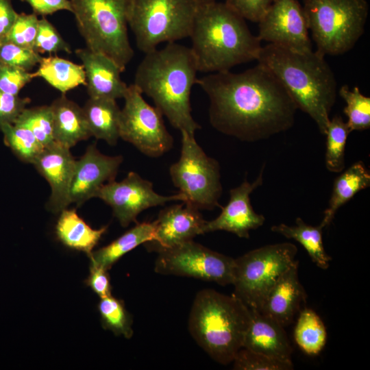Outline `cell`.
Here are the masks:
<instances>
[{
  "mask_svg": "<svg viewBox=\"0 0 370 370\" xmlns=\"http://www.w3.org/2000/svg\"><path fill=\"white\" fill-rule=\"evenodd\" d=\"M196 84L210 100L209 119L217 131L255 142L289 130L297 109L277 77L264 65L241 73H212Z\"/></svg>",
  "mask_w": 370,
  "mask_h": 370,
  "instance_id": "6da1fadb",
  "label": "cell"
},
{
  "mask_svg": "<svg viewBox=\"0 0 370 370\" xmlns=\"http://www.w3.org/2000/svg\"><path fill=\"white\" fill-rule=\"evenodd\" d=\"M198 69L190 47L169 42L145 53L134 76V86L180 132L195 135L200 125L191 114L190 93Z\"/></svg>",
  "mask_w": 370,
  "mask_h": 370,
  "instance_id": "7a4b0ae2",
  "label": "cell"
},
{
  "mask_svg": "<svg viewBox=\"0 0 370 370\" xmlns=\"http://www.w3.org/2000/svg\"><path fill=\"white\" fill-rule=\"evenodd\" d=\"M323 55L298 51L273 44L262 47L257 59L280 82L297 109L316 123L325 135L335 103L337 84Z\"/></svg>",
  "mask_w": 370,
  "mask_h": 370,
  "instance_id": "3957f363",
  "label": "cell"
},
{
  "mask_svg": "<svg viewBox=\"0 0 370 370\" xmlns=\"http://www.w3.org/2000/svg\"><path fill=\"white\" fill-rule=\"evenodd\" d=\"M189 37L198 71L203 73L227 71L257 60L262 49L245 20L217 1L199 5Z\"/></svg>",
  "mask_w": 370,
  "mask_h": 370,
  "instance_id": "277c9868",
  "label": "cell"
},
{
  "mask_svg": "<svg viewBox=\"0 0 370 370\" xmlns=\"http://www.w3.org/2000/svg\"><path fill=\"white\" fill-rule=\"evenodd\" d=\"M250 319V308L236 296L204 289L194 299L188 330L209 356L227 365L243 347Z\"/></svg>",
  "mask_w": 370,
  "mask_h": 370,
  "instance_id": "5b68a950",
  "label": "cell"
},
{
  "mask_svg": "<svg viewBox=\"0 0 370 370\" xmlns=\"http://www.w3.org/2000/svg\"><path fill=\"white\" fill-rule=\"evenodd\" d=\"M86 47L102 53L122 72L134 56L128 37L132 0H69Z\"/></svg>",
  "mask_w": 370,
  "mask_h": 370,
  "instance_id": "8992f818",
  "label": "cell"
},
{
  "mask_svg": "<svg viewBox=\"0 0 370 370\" xmlns=\"http://www.w3.org/2000/svg\"><path fill=\"white\" fill-rule=\"evenodd\" d=\"M308 29L323 56L351 50L364 33L369 5L366 0H304Z\"/></svg>",
  "mask_w": 370,
  "mask_h": 370,
  "instance_id": "52a82bcc",
  "label": "cell"
},
{
  "mask_svg": "<svg viewBox=\"0 0 370 370\" xmlns=\"http://www.w3.org/2000/svg\"><path fill=\"white\" fill-rule=\"evenodd\" d=\"M198 7L197 0H132L129 26L138 49L147 53L189 37Z\"/></svg>",
  "mask_w": 370,
  "mask_h": 370,
  "instance_id": "ba28073f",
  "label": "cell"
},
{
  "mask_svg": "<svg viewBox=\"0 0 370 370\" xmlns=\"http://www.w3.org/2000/svg\"><path fill=\"white\" fill-rule=\"evenodd\" d=\"M291 243L267 245L234 258L233 295L249 308L259 310L267 293L296 260Z\"/></svg>",
  "mask_w": 370,
  "mask_h": 370,
  "instance_id": "9c48e42d",
  "label": "cell"
},
{
  "mask_svg": "<svg viewBox=\"0 0 370 370\" xmlns=\"http://www.w3.org/2000/svg\"><path fill=\"white\" fill-rule=\"evenodd\" d=\"M182 150L180 159L169 169L174 186L197 209L212 210L219 204L222 193L218 162L206 154L195 135L180 132Z\"/></svg>",
  "mask_w": 370,
  "mask_h": 370,
  "instance_id": "30bf717a",
  "label": "cell"
},
{
  "mask_svg": "<svg viewBox=\"0 0 370 370\" xmlns=\"http://www.w3.org/2000/svg\"><path fill=\"white\" fill-rule=\"evenodd\" d=\"M158 255L154 271L214 282L221 286L232 284L234 258L212 251L193 240L169 248L155 247Z\"/></svg>",
  "mask_w": 370,
  "mask_h": 370,
  "instance_id": "8fae6325",
  "label": "cell"
},
{
  "mask_svg": "<svg viewBox=\"0 0 370 370\" xmlns=\"http://www.w3.org/2000/svg\"><path fill=\"white\" fill-rule=\"evenodd\" d=\"M123 99L120 138L150 157H159L169 151L173 138L165 127L162 113L144 99L134 84L127 86Z\"/></svg>",
  "mask_w": 370,
  "mask_h": 370,
  "instance_id": "7c38bea8",
  "label": "cell"
},
{
  "mask_svg": "<svg viewBox=\"0 0 370 370\" xmlns=\"http://www.w3.org/2000/svg\"><path fill=\"white\" fill-rule=\"evenodd\" d=\"M96 197L112 208L114 216L123 227L136 222L138 215L146 209L171 201L186 200L180 193L170 196L158 194L151 182L132 171L121 182L113 180L104 184Z\"/></svg>",
  "mask_w": 370,
  "mask_h": 370,
  "instance_id": "4fadbf2b",
  "label": "cell"
},
{
  "mask_svg": "<svg viewBox=\"0 0 370 370\" xmlns=\"http://www.w3.org/2000/svg\"><path fill=\"white\" fill-rule=\"evenodd\" d=\"M260 41L286 49L312 50L303 7L297 0H275L258 22Z\"/></svg>",
  "mask_w": 370,
  "mask_h": 370,
  "instance_id": "5bb4252c",
  "label": "cell"
},
{
  "mask_svg": "<svg viewBox=\"0 0 370 370\" xmlns=\"http://www.w3.org/2000/svg\"><path fill=\"white\" fill-rule=\"evenodd\" d=\"M122 162L121 156H106L95 145H89L84 154L75 162L69 193L70 204L80 206L96 197L104 184L114 180Z\"/></svg>",
  "mask_w": 370,
  "mask_h": 370,
  "instance_id": "9a60e30c",
  "label": "cell"
},
{
  "mask_svg": "<svg viewBox=\"0 0 370 370\" xmlns=\"http://www.w3.org/2000/svg\"><path fill=\"white\" fill-rule=\"evenodd\" d=\"M264 166L253 183L247 180L238 186L230 190V199L222 207L221 214L212 221H206L204 234L223 230L233 233L240 238H248L249 231L264 224L265 218L256 213L250 202V194L262 184Z\"/></svg>",
  "mask_w": 370,
  "mask_h": 370,
  "instance_id": "2e32d148",
  "label": "cell"
},
{
  "mask_svg": "<svg viewBox=\"0 0 370 370\" xmlns=\"http://www.w3.org/2000/svg\"><path fill=\"white\" fill-rule=\"evenodd\" d=\"M75 162L70 149L55 142L45 147L32 164L51 187L47 208L53 213H60L71 204L69 193Z\"/></svg>",
  "mask_w": 370,
  "mask_h": 370,
  "instance_id": "e0dca14e",
  "label": "cell"
},
{
  "mask_svg": "<svg viewBox=\"0 0 370 370\" xmlns=\"http://www.w3.org/2000/svg\"><path fill=\"white\" fill-rule=\"evenodd\" d=\"M298 266L299 261L295 260L282 273L267 293L258 310L284 328L293 323L306 301L307 295L299 280Z\"/></svg>",
  "mask_w": 370,
  "mask_h": 370,
  "instance_id": "ac0fdd59",
  "label": "cell"
},
{
  "mask_svg": "<svg viewBox=\"0 0 370 370\" xmlns=\"http://www.w3.org/2000/svg\"><path fill=\"white\" fill-rule=\"evenodd\" d=\"M156 222L154 247L169 248L204 234L206 223L199 209L182 201L160 211Z\"/></svg>",
  "mask_w": 370,
  "mask_h": 370,
  "instance_id": "d6986e66",
  "label": "cell"
},
{
  "mask_svg": "<svg viewBox=\"0 0 370 370\" xmlns=\"http://www.w3.org/2000/svg\"><path fill=\"white\" fill-rule=\"evenodd\" d=\"M83 63L90 97L117 99L123 98L127 85L122 80V71L109 57L87 47L75 51Z\"/></svg>",
  "mask_w": 370,
  "mask_h": 370,
  "instance_id": "ffe728a7",
  "label": "cell"
},
{
  "mask_svg": "<svg viewBox=\"0 0 370 370\" xmlns=\"http://www.w3.org/2000/svg\"><path fill=\"white\" fill-rule=\"evenodd\" d=\"M251 319L243 347L286 362H292L293 348L284 328L256 309Z\"/></svg>",
  "mask_w": 370,
  "mask_h": 370,
  "instance_id": "44dd1931",
  "label": "cell"
},
{
  "mask_svg": "<svg viewBox=\"0 0 370 370\" xmlns=\"http://www.w3.org/2000/svg\"><path fill=\"white\" fill-rule=\"evenodd\" d=\"M56 143L71 148L91 136L82 108L63 94L50 106Z\"/></svg>",
  "mask_w": 370,
  "mask_h": 370,
  "instance_id": "7402d4cb",
  "label": "cell"
},
{
  "mask_svg": "<svg viewBox=\"0 0 370 370\" xmlns=\"http://www.w3.org/2000/svg\"><path fill=\"white\" fill-rule=\"evenodd\" d=\"M107 226L93 229L77 213L67 208L60 212L56 225L57 238L66 247L90 255L98 244Z\"/></svg>",
  "mask_w": 370,
  "mask_h": 370,
  "instance_id": "603a6c76",
  "label": "cell"
},
{
  "mask_svg": "<svg viewBox=\"0 0 370 370\" xmlns=\"http://www.w3.org/2000/svg\"><path fill=\"white\" fill-rule=\"evenodd\" d=\"M82 109L91 136L115 145L120 138L121 113L116 100L90 97Z\"/></svg>",
  "mask_w": 370,
  "mask_h": 370,
  "instance_id": "cb8c5ba5",
  "label": "cell"
},
{
  "mask_svg": "<svg viewBox=\"0 0 370 370\" xmlns=\"http://www.w3.org/2000/svg\"><path fill=\"white\" fill-rule=\"evenodd\" d=\"M156 222L136 223L121 236L88 255L90 264L106 270L138 245L154 241Z\"/></svg>",
  "mask_w": 370,
  "mask_h": 370,
  "instance_id": "d4e9b609",
  "label": "cell"
},
{
  "mask_svg": "<svg viewBox=\"0 0 370 370\" xmlns=\"http://www.w3.org/2000/svg\"><path fill=\"white\" fill-rule=\"evenodd\" d=\"M370 186V172L362 161L356 162L334 180L328 206L320 225L324 228L332 221L336 211L357 193Z\"/></svg>",
  "mask_w": 370,
  "mask_h": 370,
  "instance_id": "484cf974",
  "label": "cell"
},
{
  "mask_svg": "<svg viewBox=\"0 0 370 370\" xmlns=\"http://www.w3.org/2000/svg\"><path fill=\"white\" fill-rule=\"evenodd\" d=\"M38 64L33 77H42L62 94L79 85H86L83 65L52 56L42 57Z\"/></svg>",
  "mask_w": 370,
  "mask_h": 370,
  "instance_id": "4316f807",
  "label": "cell"
},
{
  "mask_svg": "<svg viewBox=\"0 0 370 370\" xmlns=\"http://www.w3.org/2000/svg\"><path fill=\"white\" fill-rule=\"evenodd\" d=\"M323 227L320 224L317 226L308 225L300 217L296 219L294 225L280 223L273 225L271 228L273 232L297 241L304 247L312 261L318 267L327 269L330 266L332 257L326 253L323 247Z\"/></svg>",
  "mask_w": 370,
  "mask_h": 370,
  "instance_id": "83f0119b",
  "label": "cell"
},
{
  "mask_svg": "<svg viewBox=\"0 0 370 370\" xmlns=\"http://www.w3.org/2000/svg\"><path fill=\"white\" fill-rule=\"evenodd\" d=\"M294 338L299 347L308 355L316 356L323 349L327 341L326 328L313 310L304 308L300 310Z\"/></svg>",
  "mask_w": 370,
  "mask_h": 370,
  "instance_id": "f1b7e54d",
  "label": "cell"
},
{
  "mask_svg": "<svg viewBox=\"0 0 370 370\" xmlns=\"http://www.w3.org/2000/svg\"><path fill=\"white\" fill-rule=\"evenodd\" d=\"M350 130L343 118L336 115L328 123L325 155L327 169L333 173L342 172L345 169V149Z\"/></svg>",
  "mask_w": 370,
  "mask_h": 370,
  "instance_id": "f546056e",
  "label": "cell"
},
{
  "mask_svg": "<svg viewBox=\"0 0 370 370\" xmlns=\"http://www.w3.org/2000/svg\"><path fill=\"white\" fill-rule=\"evenodd\" d=\"M98 310L103 328L126 338L132 336V319L127 311L123 301L112 295L100 298Z\"/></svg>",
  "mask_w": 370,
  "mask_h": 370,
  "instance_id": "4dcf8cb0",
  "label": "cell"
},
{
  "mask_svg": "<svg viewBox=\"0 0 370 370\" xmlns=\"http://www.w3.org/2000/svg\"><path fill=\"white\" fill-rule=\"evenodd\" d=\"M0 129L5 144L25 162L33 164L45 148L32 132L23 126L5 124Z\"/></svg>",
  "mask_w": 370,
  "mask_h": 370,
  "instance_id": "1f68e13d",
  "label": "cell"
},
{
  "mask_svg": "<svg viewBox=\"0 0 370 370\" xmlns=\"http://www.w3.org/2000/svg\"><path fill=\"white\" fill-rule=\"evenodd\" d=\"M338 93L346 103L343 112L347 117L346 123L350 132L369 129L370 98L362 94L357 86L350 89L345 84Z\"/></svg>",
  "mask_w": 370,
  "mask_h": 370,
  "instance_id": "d6a6232c",
  "label": "cell"
},
{
  "mask_svg": "<svg viewBox=\"0 0 370 370\" xmlns=\"http://www.w3.org/2000/svg\"><path fill=\"white\" fill-rule=\"evenodd\" d=\"M14 123L28 129L44 147L55 143L50 106L25 108Z\"/></svg>",
  "mask_w": 370,
  "mask_h": 370,
  "instance_id": "836d02e7",
  "label": "cell"
},
{
  "mask_svg": "<svg viewBox=\"0 0 370 370\" xmlns=\"http://www.w3.org/2000/svg\"><path fill=\"white\" fill-rule=\"evenodd\" d=\"M236 370H291L293 362H286L245 347L240 349L233 360Z\"/></svg>",
  "mask_w": 370,
  "mask_h": 370,
  "instance_id": "e575fe53",
  "label": "cell"
},
{
  "mask_svg": "<svg viewBox=\"0 0 370 370\" xmlns=\"http://www.w3.org/2000/svg\"><path fill=\"white\" fill-rule=\"evenodd\" d=\"M42 58L34 49L23 47L12 42H0V63L14 66L26 71L39 64Z\"/></svg>",
  "mask_w": 370,
  "mask_h": 370,
  "instance_id": "d590c367",
  "label": "cell"
},
{
  "mask_svg": "<svg viewBox=\"0 0 370 370\" xmlns=\"http://www.w3.org/2000/svg\"><path fill=\"white\" fill-rule=\"evenodd\" d=\"M34 50L49 54L59 51L71 52L70 45L62 38L55 27L45 16L38 21Z\"/></svg>",
  "mask_w": 370,
  "mask_h": 370,
  "instance_id": "8d00e7d4",
  "label": "cell"
},
{
  "mask_svg": "<svg viewBox=\"0 0 370 370\" xmlns=\"http://www.w3.org/2000/svg\"><path fill=\"white\" fill-rule=\"evenodd\" d=\"M38 21L37 14L35 13L18 14L14 25L3 40L34 49Z\"/></svg>",
  "mask_w": 370,
  "mask_h": 370,
  "instance_id": "74e56055",
  "label": "cell"
},
{
  "mask_svg": "<svg viewBox=\"0 0 370 370\" xmlns=\"http://www.w3.org/2000/svg\"><path fill=\"white\" fill-rule=\"evenodd\" d=\"M34 78L32 73L0 63V90L18 95Z\"/></svg>",
  "mask_w": 370,
  "mask_h": 370,
  "instance_id": "f35d334b",
  "label": "cell"
},
{
  "mask_svg": "<svg viewBox=\"0 0 370 370\" xmlns=\"http://www.w3.org/2000/svg\"><path fill=\"white\" fill-rule=\"evenodd\" d=\"M275 0H225L232 10L245 20L258 23Z\"/></svg>",
  "mask_w": 370,
  "mask_h": 370,
  "instance_id": "ab89813d",
  "label": "cell"
},
{
  "mask_svg": "<svg viewBox=\"0 0 370 370\" xmlns=\"http://www.w3.org/2000/svg\"><path fill=\"white\" fill-rule=\"evenodd\" d=\"M29 101V99L21 98L18 95L0 90V127L5 124L14 123Z\"/></svg>",
  "mask_w": 370,
  "mask_h": 370,
  "instance_id": "60d3db41",
  "label": "cell"
},
{
  "mask_svg": "<svg viewBox=\"0 0 370 370\" xmlns=\"http://www.w3.org/2000/svg\"><path fill=\"white\" fill-rule=\"evenodd\" d=\"M85 283L100 297L111 295V284L108 270L90 264V273Z\"/></svg>",
  "mask_w": 370,
  "mask_h": 370,
  "instance_id": "b9f144b4",
  "label": "cell"
},
{
  "mask_svg": "<svg viewBox=\"0 0 370 370\" xmlns=\"http://www.w3.org/2000/svg\"><path fill=\"white\" fill-rule=\"evenodd\" d=\"M27 3L36 14H52L59 10H67L71 12L69 0H21Z\"/></svg>",
  "mask_w": 370,
  "mask_h": 370,
  "instance_id": "7bdbcfd3",
  "label": "cell"
},
{
  "mask_svg": "<svg viewBox=\"0 0 370 370\" xmlns=\"http://www.w3.org/2000/svg\"><path fill=\"white\" fill-rule=\"evenodd\" d=\"M18 14L11 0H0V42L5 38Z\"/></svg>",
  "mask_w": 370,
  "mask_h": 370,
  "instance_id": "ee69618b",
  "label": "cell"
},
{
  "mask_svg": "<svg viewBox=\"0 0 370 370\" xmlns=\"http://www.w3.org/2000/svg\"><path fill=\"white\" fill-rule=\"evenodd\" d=\"M199 5L215 1L216 0H197Z\"/></svg>",
  "mask_w": 370,
  "mask_h": 370,
  "instance_id": "f6af8a7d",
  "label": "cell"
}]
</instances>
